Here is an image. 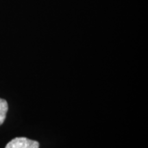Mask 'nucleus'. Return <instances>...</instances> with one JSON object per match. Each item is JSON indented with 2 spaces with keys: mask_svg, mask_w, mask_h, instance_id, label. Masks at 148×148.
<instances>
[{
  "mask_svg": "<svg viewBox=\"0 0 148 148\" xmlns=\"http://www.w3.org/2000/svg\"><path fill=\"white\" fill-rule=\"evenodd\" d=\"M5 148H39V143L25 137H16L11 140Z\"/></svg>",
  "mask_w": 148,
  "mask_h": 148,
  "instance_id": "nucleus-1",
  "label": "nucleus"
},
{
  "mask_svg": "<svg viewBox=\"0 0 148 148\" xmlns=\"http://www.w3.org/2000/svg\"><path fill=\"white\" fill-rule=\"evenodd\" d=\"M8 109V106L7 101L5 99L0 98V125L3 124L5 121Z\"/></svg>",
  "mask_w": 148,
  "mask_h": 148,
  "instance_id": "nucleus-2",
  "label": "nucleus"
}]
</instances>
